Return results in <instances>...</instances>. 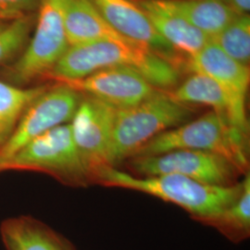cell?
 I'll return each mask as SVG.
<instances>
[{"label":"cell","instance_id":"6da1fadb","mask_svg":"<svg viewBox=\"0 0 250 250\" xmlns=\"http://www.w3.org/2000/svg\"><path fill=\"white\" fill-rule=\"evenodd\" d=\"M117 66L134 69L161 90L178 83V69L159 55L133 42L111 40L69 46L46 77L57 82L77 80Z\"/></svg>","mask_w":250,"mask_h":250},{"label":"cell","instance_id":"7a4b0ae2","mask_svg":"<svg viewBox=\"0 0 250 250\" xmlns=\"http://www.w3.org/2000/svg\"><path fill=\"white\" fill-rule=\"evenodd\" d=\"M95 184L159 197L181 207L196 221L223 211L239 197L243 189L242 182L230 187H216L176 174L137 177L113 167L102 170Z\"/></svg>","mask_w":250,"mask_h":250},{"label":"cell","instance_id":"3957f363","mask_svg":"<svg viewBox=\"0 0 250 250\" xmlns=\"http://www.w3.org/2000/svg\"><path fill=\"white\" fill-rule=\"evenodd\" d=\"M194 108L160 90L134 107L117 109L109 149V164L116 168L131 159L156 135L189 122Z\"/></svg>","mask_w":250,"mask_h":250},{"label":"cell","instance_id":"277c9868","mask_svg":"<svg viewBox=\"0 0 250 250\" xmlns=\"http://www.w3.org/2000/svg\"><path fill=\"white\" fill-rule=\"evenodd\" d=\"M249 136L242 134L213 110L156 135L134 157L156 156L183 149L221 154L233 162L242 172L249 171Z\"/></svg>","mask_w":250,"mask_h":250},{"label":"cell","instance_id":"5b68a950","mask_svg":"<svg viewBox=\"0 0 250 250\" xmlns=\"http://www.w3.org/2000/svg\"><path fill=\"white\" fill-rule=\"evenodd\" d=\"M10 170L42 171L71 187L91 184L74 143L71 124L37 136L0 164V171Z\"/></svg>","mask_w":250,"mask_h":250},{"label":"cell","instance_id":"8992f818","mask_svg":"<svg viewBox=\"0 0 250 250\" xmlns=\"http://www.w3.org/2000/svg\"><path fill=\"white\" fill-rule=\"evenodd\" d=\"M70 0H40L35 34L21 57L9 68V78L25 83L46 77L69 47L65 12Z\"/></svg>","mask_w":250,"mask_h":250},{"label":"cell","instance_id":"52a82bcc","mask_svg":"<svg viewBox=\"0 0 250 250\" xmlns=\"http://www.w3.org/2000/svg\"><path fill=\"white\" fill-rule=\"evenodd\" d=\"M129 160L127 168L137 177L176 174L216 187L235 185V179L242 172L223 155L204 150H173Z\"/></svg>","mask_w":250,"mask_h":250},{"label":"cell","instance_id":"ba28073f","mask_svg":"<svg viewBox=\"0 0 250 250\" xmlns=\"http://www.w3.org/2000/svg\"><path fill=\"white\" fill-rule=\"evenodd\" d=\"M83 95L62 83L47 88L27 107L9 139L0 146V164L37 136L72 121Z\"/></svg>","mask_w":250,"mask_h":250},{"label":"cell","instance_id":"9c48e42d","mask_svg":"<svg viewBox=\"0 0 250 250\" xmlns=\"http://www.w3.org/2000/svg\"><path fill=\"white\" fill-rule=\"evenodd\" d=\"M116 108L99 99H82L72 118V132L91 184L109 164V149Z\"/></svg>","mask_w":250,"mask_h":250},{"label":"cell","instance_id":"30bf717a","mask_svg":"<svg viewBox=\"0 0 250 250\" xmlns=\"http://www.w3.org/2000/svg\"><path fill=\"white\" fill-rule=\"evenodd\" d=\"M72 89L107 103L116 109H124L151 98L160 88L143 75L129 67H109L77 80L61 81Z\"/></svg>","mask_w":250,"mask_h":250},{"label":"cell","instance_id":"8fae6325","mask_svg":"<svg viewBox=\"0 0 250 250\" xmlns=\"http://www.w3.org/2000/svg\"><path fill=\"white\" fill-rule=\"evenodd\" d=\"M92 1L101 16L119 35L159 55L177 69L184 65L183 56L157 33L143 11L132 0Z\"/></svg>","mask_w":250,"mask_h":250},{"label":"cell","instance_id":"7c38bea8","mask_svg":"<svg viewBox=\"0 0 250 250\" xmlns=\"http://www.w3.org/2000/svg\"><path fill=\"white\" fill-rule=\"evenodd\" d=\"M169 93L180 103L211 107L242 134L250 136L247 104L234 99L220 83L205 74L193 72L176 89Z\"/></svg>","mask_w":250,"mask_h":250},{"label":"cell","instance_id":"4fadbf2b","mask_svg":"<svg viewBox=\"0 0 250 250\" xmlns=\"http://www.w3.org/2000/svg\"><path fill=\"white\" fill-rule=\"evenodd\" d=\"M132 1L143 11L157 33L181 56H194L209 41L208 36L172 9L167 0Z\"/></svg>","mask_w":250,"mask_h":250},{"label":"cell","instance_id":"5bb4252c","mask_svg":"<svg viewBox=\"0 0 250 250\" xmlns=\"http://www.w3.org/2000/svg\"><path fill=\"white\" fill-rule=\"evenodd\" d=\"M183 67L192 73H202L210 77L234 99L247 104L250 67L234 61L212 42L208 41L197 54L186 58Z\"/></svg>","mask_w":250,"mask_h":250},{"label":"cell","instance_id":"9a60e30c","mask_svg":"<svg viewBox=\"0 0 250 250\" xmlns=\"http://www.w3.org/2000/svg\"><path fill=\"white\" fill-rule=\"evenodd\" d=\"M65 31L69 46L102 40L131 42L107 23L92 0H70L65 12Z\"/></svg>","mask_w":250,"mask_h":250},{"label":"cell","instance_id":"2e32d148","mask_svg":"<svg viewBox=\"0 0 250 250\" xmlns=\"http://www.w3.org/2000/svg\"><path fill=\"white\" fill-rule=\"evenodd\" d=\"M1 235L8 250H75L46 225L26 217L4 223Z\"/></svg>","mask_w":250,"mask_h":250},{"label":"cell","instance_id":"e0dca14e","mask_svg":"<svg viewBox=\"0 0 250 250\" xmlns=\"http://www.w3.org/2000/svg\"><path fill=\"white\" fill-rule=\"evenodd\" d=\"M170 7L209 39L237 16L222 0H167Z\"/></svg>","mask_w":250,"mask_h":250},{"label":"cell","instance_id":"ac0fdd59","mask_svg":"<svg viewBox=\"0 0 250 250\" xmlns=\"http://www.w3.org/2000/svg\"><path fill=\"white\" fill-rule=\"evenodd\" d=\"M239 197L218 214L199 219L197 222L209 225L222 232L230 241L240 243L250 235V175L243 180Z\"/></svg>","mask_w":250,"mask_h":250},{"label":"cell","instance_id":"d6986e66","mask_svg":"<svg viewBox=\"0 0 250 250\" xmlns=\"http://www.w3.org/2000/svg\"><path fill=\"white\" fill-rule=\"evenodd\" d=\"M46 86L23 89L0 81V146L14 131L23 112Z\"/></svg>","mask_w":250,"mask_h":250},{"label":"cell","instance_id":"ffe728a7","mask_svg":"<svg viewBox=\"0 0 250 250\" xmlns=\"http://www.w3.org/2000/svg\"><path fill=\"white\" fill-rule=\"evenodd\" d=\"M209 41L237 62L250 67V14L237 16Z\"/></svg>","mask_w":250,"mask_h":250},{"label":"cell","instance_id":"44dd1931","mask_svg":"<svg viewBox=\"0 0 250 250\" xmlns=\"http://www.w3.org/2000/svg\"><path fill=\"white\" fill-rule=\"evenodd\" d=\"M35 23L36 17L34 13H30L14 19L0 28V64L7 62L22 48L25 49Z\"/></svg>","mask_w":250,"mask_h":250},{"label":"cell","instance_id":"7402d4cb","mask_svg":"<svg viewBox=\"0 0 250 250\" xmlns=\"http://www.w3.org/2000/svg\"><path fill=\"white\" fill-rule=\"evenodd\" d=\"M40 0H0V21L14 19L33 13Z\"/></svg>","mask_w":250,"mask_h":250},{"label":"cell","instance_id":"603a6c76","mask_svg":"<svg viewBox=\"0 0 250 250\" xmlns=\"http://www.w3.org/2000/svg\"><path fill=\"white\" fill-rule=\"evenodd\" d=\"M236 16L249 15L250 0H222Z\"/></svg>","mask_w":250,"mask_h":250}]
</instances>
